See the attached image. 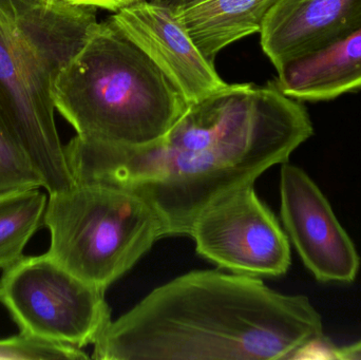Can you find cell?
Here are the masks:
<instances>
[{
  "label": "cell",
  "mask_w": 361,
  "mask_h": 360,
  "mask_svg": "<svg viewBox=\"0 0 361 360\" xmlns=\"http://www.w3.org/2000/svg\"><path fill=\"white\" fill-rule=\"evenodd\" d=\"M314 135L302 101L267 86L228 84L189 106L161 139L116 146L73 137L65 146L78 182L130 190L147 201L167 236H189L210 204L256 180Z\"/></svg>",
  "instance_id": "1"
},
{
  "label": "cell",
  "mask_w": 361,
  "mask_h": 360,
  "mask_svg": "<svg viewBox=\"0 0 361 360\" xmlns=\"http://www.w3.org/2000/svg\"><path fill=\"white\" fill-rule=\"evenodd\" d=\"M331 347L305 295L261 278L192 271L150 292L93 344L99 360L294 359Z\"/></svg>",
  "instance_id": "2"
},
{
  "label": "cell",
  "mask_w": 361,
  "mask_h": 360,
  "mask_svg": "<svg viewBox=\"0 0 361 360\" xmlns=\"http://www.w3.org/2000/svg\"><path fill=\"white\" fill-rule=\"evenodd\" d=\"M97 23L95 8L65 0H0V135L31 161L49 194L76 182L53 88Z\"/></svg>",
  "instance_id": "3"
},
{
  "label": "cell",
  "mask_w": 361,
  "mask_h": 360,
  "mask_svg": "<svg viewBox=\"0 0 361 360\" xmlns=\"http://www.w3.org/2000/svg\"><path fill=\"white\" fill-rule=\"evenodd\" d=\"M53 101L76 137L129 147L164 137L190 106L110 19L94 25L61 70Z\"/></svg>",
  "instance_id": "4"
},
{
  "label": "cell",
  "mask_w": 361,
  "mask_h": 360,
  "mask_svg": "<svg viewBox=\"0 0 361 360\" xmlns=\"http://www.w3.org/2000/svg\"><path fill=\"white\" fill-rule=\"evenodd\" d=\"M44 225L52 259L78 278L106 290L166 237L152 205L130 190L75 182L49 194Z\"/></svg>",
  "instance_id": "5"
},
{
  "label": "cell",
  "mask_w": 361,
  "mask_h": 360,
  "mask_svg": "<svg viewBox=\"0 0 361 360\" xmlns=\"http://www.w3.org/2000/svg\"><path fill=\"white\" fill-rule=\"evenodd\" d=\"M105 292L47 253L23 256L0 278V304L20 334L78 349L94 344L112 321Z\"/></svg>",
  "instance_id": "6"
},
{
  "label": "cell",
  "mask_w": 361,
  "mask_h": 360,
  "mask_svg": "<svg viewBox=\"0 0 361 360\" xmlns=\"http://www.w3.org/2000/svg\"><path fill=\"white\" fill-rule=\"evenodd\" d=\"M189 236L202 258L233 274L280 277L292 263L290 239L254 185L233 190L204 209Z\"/></svg>",
  "instance_id": "7"
},
{
  "label": "cell",
  "mask_w": 361,
  "mask_h": 360,
  "mask_svg": "<svg viewBox=\"0 0 361 360\" xmlns=\"http://www.w3.org/2000/svg\"><path fill=\"white\" fill-rule=\"evenodd\" d=\"M282 222L305 268L319 283H352L360 268L355 244L324 192L300 167L280 171Z\"/></svg>",
  "instance_id": "8"
},
{
  "label": "cell",
  "mask_w": 361,
  "mask_h": 360,
  "mask_svg": "<svg viewBox=\"0 0 361 360\" xmlns=\"http://www.w3.org/2000/svg\"><path fill=\"white\" fill-rule=\"evenodd\" d=\"M109 19L158 66L189 105L228 86L169 4L141 0L114 12Z\"/></svg>",
  "instance_id": "9"
},
{
  "label": "cell",
  "mask_w": 361,
  "mask_h": 360,
  "mask_svg": "<svg viewBox=\"0 0 361 360\" xmlns=\"http://www.w3.org/2000/svg\"><path fill=\"white\" fill-rule=\"evenodd\" d=\"M361 25V0H279L263 23L261 46L279 70L324 50Z\"/></svg>",
  "instance_id": "10"
},
{
  "label": "cell",
  "mask_w": 361,
  "mask_h": 360,
  "mask_svg": "<svg viewBox=\"0 0 361 360\" xmlns=\"http://www.w3.org/2000/svg\"><path fill=\"white\" fill-rule=\"evenodd\" d=\"M278 88L300 101H324L361 90V25L345 39L277 70Z\"/></svg>",
  "instance_id": "11"
},
{
  "label": "cell",
  "mask_w": 361,
  "mask_h": 360,
  "mask_svg": "<svg viewBox=\"0 0 361 360\" xmlns=\"http://www.w3.org/2000/svg\"><path fill=\"white\" fill-rule=\"evenodd\" d=\"M279 0H187L171 6L202 54L214 63L221 50L252 34Z\"/></svg>",
  "instance_id": "12"
},
{
  "label": "cell",
  "mask_w": 361,
  "mask_h": 360,
  "mask_svg": "<svg viewBox=\"0 0 361 360\" xmlns=\"http://www.w3.org/2000/svg\"><path fill=\"white\" fill-rule=\"evenodd\" d=\"M47 203L39 188L0 194V268L23 257L25 245L44 224Z\"/></svg>",
  "instance_id": "13"
},
{
  "label": "cell",
  "mask_w": 361,
  "mask_h": 360,
  "mask_svg": "<svg viewBox=\"0 0 361 360\" xmlns=\"http://www.w3.org/2000/svg\"><path fill=\"white\" fill-rule=\"evenodd\" d=\"M44 187V181L31 161L0 135V194Z\"/></svg>",
  "instance_id": "14"
},
{
  "label": "cell",
  "mask_w": 361,
  "mask_h": 360,
  "mask_svg": "<svg viewBox=\"0 0 361 360\" xmlns=\"http://www.w3.org/2000/svg\"><path fill=\"white\" fill-rule=\"evenodd\" d=\"M82 349L20 335L0 340V360L88 359Z\"/></svg>",
  "instance_id": "15"
},
{
  "label": "cell",
  "mask_w": 361,
  "mask_h": 360,
  "mask_svg": "<svg viewBox=\"0 0 361 360\" xmlns=\"http://www.w3.org/2000/svg\"><path fill=\"white\" fill-rule=\"evenodd\" d=\"M65 1L75 4V6L95 8V10L103 8V10L118 12V11L131 6L135 2L141 1V0H65Z\"/></svg>",
  "instance_id": "16"
},
{
  "label": "cell",
  "mask_w": 361,
  "mask_h": 360,
  "mask_svg": "<svg viewBox=\"0 0 361 360\" xmlns=\"http://www.w3.org/2000/svg\"><path fill=\"white\" fill-rule=\"evenodd\" d=\"M331 359L339 360H361V340L349 345V346L341 347V348L332 349Z\"/></svg>",
  "instance_id": "17"
},
{
  "label": "cell",
  "mask_w": 361,
  "mask_h": 360,
  "mask_svg": "<svg viewBox=\"0 0 361 360\" xmlns=\"http://www.w3.org/2000/svg\"><path fill=\"white\" fill-rule=\"evenodd\" d=\"M49 1L53 2V1H59V0H49Z\"/></svg>",
  "instance_id": "18"
}]
</instances>
